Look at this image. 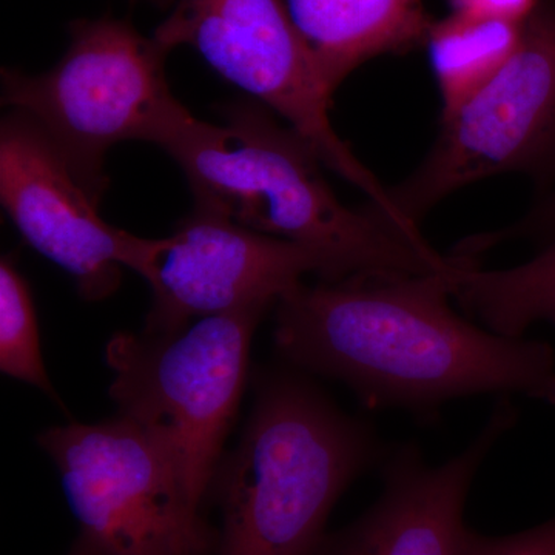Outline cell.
<instances>
[{"label":"cell","mask_w":555,"mask_h":555,"mask_svg":"<svg viewBox=\"0 0 555 555\" xmlns=\"http://www.w3.org/2000/svg\"><path fill=\"white\" fill-rule=\"evenodd\" d=\"M270 302L203 317L169 335L116 334L105 358L119 415L145 430L203 509L246 385L251 337Z\"/></svg>","instance_id":"obj_5"},{"label":"cell","mask_w":555,"mask_h":555,"mask_svg":"<svg viewBox=\"0 0 555 555\" xmlns=\"http://www.w3.org/2000/svg\"><path fill=\"white\" fill-rule=\"evenodd\" d=\"M153 35L164 49L189 46L221 78L286 120L324 166L398 219L389 189L332 127L328 93L283 0H170Z\"/></svg>","instance_id":"obj_8"},{"label":"cell","mask_w":555,"mask_h":555,"mask_svg":"<svg viewBox=\"0 0 555 555\" xmlns=\"http://www.w3.org/2000/svg\"><path fill=\"white\" fill-rule=\"evenodd\" d=\"M555 238V188L547 190L539 198L531 210L514 224L495 230V232L480 233L467 236L459 244L462 254L466 257H483L486 251L511 243V241L528 240L534 243L547 244Z\"/></svg>","instance_id":"obj_16"},{"label":"cell","mask_w":555,"mask_h":555,"mask_svg":"<svg viewBox=\"0 0 555 555\" xmlns=\"http://www.w3.org/2000/svg\"><path fill=\"white\" fill-rule=\"evenodd\" d=\"M456 269L299 283L275 305L278 352L345 383L367 409H401L426 425L463 397L524 396L555 406L554 347L456 313L449 302Z\"/></svg>","instance_id":"obj_1"},{"label":"cell","mask_w":555,"mask_h":555,"mask_svg":"<svg viewBox=\"0 0 555 555\" xmlns=\"http://www.w3.org/2000/svg\"><path fill=\"white\" fill-rule=\"evenodd\" d=\"M387 448L309 379L266 378L211 488L222 509L218 555L320 554L335 503Z\"/></svg>","instance_id":"obj_3"},{"label":"cell","mask_w":555,"mask_h":555,"mask_svg":"<svg viewBox=\"0 0 555 555\" xmlns=\"http://www.w3.org/2000/svg\"><path fill=\"white\" fill-rule=\"evenodd\" d=\"M0 201L28 246L75 278L87 301L112 297L152 243L105 222L60 150L20 112L0 127Z\"/></svg>","instance_id":"obj_10"},{"label":"cell","mask_w":555,"mask_h":555,"mask_svg":"<svg viewBox=\"0 0 555 555\" xmlns=\"http://www.w3.org/2000/svg\"><path fill=\"white\" fill-rule=\"evenodd\" d=\"M452 298L503 337H525L535 323L555 327V238L516 268L485 270L463 259L452 276Z\"/></svg>","instance_id":"obj_13"},{"label":"cell","mask_w":555,"mask_h":555,"mask_svg":"<svg viewBox=\"0 0 555 555\" xmlns=\"http://www.w3.org/2000/svg\"><path fill=\"white\" fill-rule=\"evenodd\" d=\"M540 0H449L452 13L524 22Z\"/></svg>","instance_id":"obj_18"},{"label":"cell","mask_w":555,"mask_h":555,"mask_svg":"<svg viewBox=\"0 0 555 555\" xmlns=\"http://www.w3.org/2000/svg\"><path fill=\"white\" fill-rule=\"evenodd\" d=\"M139 275L153 292L142 334L169 337L193 318L276 305L313 273L343 280L324 255L193 207L167 238L152 240Z\"/></svg>","instance_id":"obj_9"},{"label":"cell","mask_w":555,"mask_h":555,"mask_svg":"<svg viewBox=\"0 0 555 555\" xmlns=\"http://www.w3.org/2000/svg\"><path fill=\"white\" fill-rule=\"evenodd\" d=\"M517 420L511 397L496 398L473 443L440 466H430L415 443L387 448L377 502L353 524L327 534L318 555H465L470 486Z\"/></svg>","instance_id":"obj_11"},{"label":"cell","mask_w":555,"mask_h":555,"mask_svg":"<svg viewBox=\"0 0 555 555\" xmlns=\"http://www.w3.org/2000/svg\"><path fill=\"white\" fill-rule=\"evenodd\" d=\"M163 149L184 171L193 207L312 248L341 278L456 268L418 229L398 224L371 201L361 208L345 206L312 145L257 101L230 105L222 124L190 115Z\"/></svg>","instance_id":"obj_2"},{"label":"cell","mask_w":555,"mask_h":555,"mask_svg":"<svg viewBox=\"0 0 555 555\" xmlns=\"http://www.w3.org/2000/svg\"><path fill=\"white\" fill-rule=\"evenodd\" d=\"M69 36L50 72L2 69V104L38 124L100 204L113 145L147 141L163 149L192 113L171 93L169 50L155 39L109 17L75 22Z\"/></svg>","instance_id":"obj_4"},{"label":"cell","mask_w":555,"mask_h":555,"mask_svg":"<svg viewBox=\"0 0 555 555\" xmlns=\"http://www.w3.org/2000/svg\"><path fill=\"white\" fill-rule=\"evenodd\" d=\"M0 369L54 397L40 353L30 287L10 257L0 262Z\"/></svg>","instance_id":"obj_15"},{"label":"cell","mask_w":555,"mask_h":555,"mask_svg":"<svg viewBox=\"0 0 555 555\" xmlns=\"http://www.w3.org/2000/svg\"><path fill=\"white\" fill-rule=\"evenodd\" d=\"M288 13L328 93L364 62L426 46L423 0H287Z\"/></svg>","instance_id":"obj_12"},{"label":"cell","mask_w":555,"mask_h":555,"mask_svg":"<svg viewBox=\"0 0 555 555\" xmlns=\"http://www.w3.org/2000/svg\"><path fill=\"white\" fill-rule=\"evenodd\" d=\"M465 555H555V517L511 535L489 537L470 529Z\"/></svg>","instance_id":"obj_17"},{"label":"cell","mask_w":555,"mask_h":555,"mask_svg":"<svg viewBox=\"0 0 555 555\" xmlns=\"http://www.w3.org/2000/svg\"><path fill=\"white\" fill-rule=\"evenodd\" d=\"M524 22L459 13L433 22L426 46L440 91L441 119L454 115L505 67L520 43Z\"/></svg>","instance_id":"obj_14"},{"label":"cell","mask_w":555,"mask_h":555,"mask_svg":"<svg viewBox=\"0 0 555 555\" xmlns=\"http://www.w3.org/2000/svg\"><path fill=\"white\" fill-rule=\"evenodd\" d=\"M39 444L60 467L78 520L68 555H218L219 532L137 423L119 415L51 427Z\"/></svg>","instance_id":"obj_6"},{"label":"cell","mask_w":555,"mask_h":555,"mask_svg":"<svg viewBox=\"0 0 555 555\" xmlns=\"http://www.w3.org/2000/svg\"><path fill=\"white\" fill-rule=\"evenodd\" d=\"M555 181V0L524 22L505 67L476 96L441 119L426 159L389 189L401 222H418L456 190L503 173Z\"/></svg>","instance_id":"obj_7"}]
</instances>
